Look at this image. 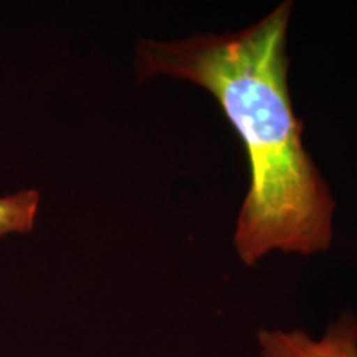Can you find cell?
<instances>
[{
  "label": "cell",
  "instance_id": "2",
  "mask_svg": "<svg viewBox=\"0 0 357 357\" xmlns=\"http://www.w3.org/2000/svg\"><path fill=\"white\" fill-rule=\"evenodd\" d=\"M263 357H357V319L344 312L321 339L301 331H260Z\"/></svg>",
  "mask_w": 357,
  "mask_h": 357
},
{
  "label": "cell",
  "instance_id": "3",
  "mask_svg": "<svg viewBox=\"0 0 357 357\" xmlns=\"http://www.w3.org/2000/svg\"><path fill=\"white\" fill-rule=\"evenodd\" d=\"M40 202L37 190H22L0 197V236L8 234H29L33 229Z\"/></svg>",
  "mask_w": 357,
  "mask_h": 357
},
{
  "label": "cell",
  "instance_id": "1",
  "mask_svg": "<svg viewBox=\"0 0 357 357\" xmlns=\"http://www.w3.org/2000/svg\"><path fill=\"white\" fill-rule=\"evenodd\" d=\"M291 2L240 32L197 33L176 42L141 40L139 79L184 78L211 91L238 132L250 162L235 248L247 265L266 253L312 255L333 242L336 202L303 146L288 88L287 29Z\"/></svg>",
  "mask_w": 357,
  "mask_h": 357
}]
</instances>
